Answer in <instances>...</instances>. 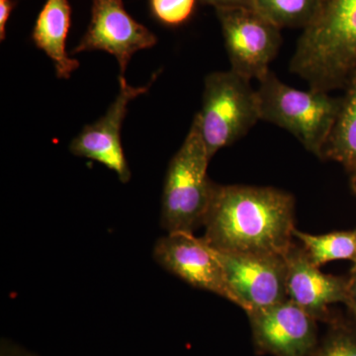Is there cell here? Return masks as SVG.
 Returning a JSON list of instances; mask_svg holds the SVG:
<instances>
[{"label":"cell","mask_w":356,"mask_h":356,"mask_svg":"<svg viewBox=\"0 0 356 356\" xmlns=\"http://www.w3.org/2000/svg\"><path fill=\"white\" fill-rule=\"evenodd\" d=\"M0 356H35L31 353H27V351L20 350L19 348L13 346V344H8L7 343H2L1 353Z\"/></svg>","instance_id":"7402d4cb"},{"label":"cell","mask_w":356,"mask_h":356,"mask_svg":"<svg viewBox=\"0 0 356 356\" xmlns=\"http://www.w3.org/2000/svg\"><path fill=\"white\" fill-rule=\"evenodd\" d=\"M320 0H250L248 7L254 9L283 28H301L310 24L318 11Z\"/></svg>","instance_id":"2e32d148"},{"label":"cell","mask_w":356,"mask_h":356,"mask_svg":"<svg viewBox=\"0 0 356 356\" xmlns=\"http://www.w3.org/2000/svg\"><path fill=\"white\" fill-rule=\"evenodd\" d=\"M350 186L351 189H353V193L356 195V168L355 170H350Z\"/></svg>","instance_id":"603a6c76"},{"label":"cell","mask_w":356,"mask_h":356,"mask_svg":"<svg viewBox=\"0 0 356 356\" xmlns=\"http://www.w3.org/2000/svg\"><path fill=\"white\" fill-rule=\"evenodd\" d=\"M15 6V0H0V41L6 38V24Z\"/></svg>","instance_id":"d6986e66"},{"label":"cell","mask_w":356,"mask_h":356,"mask_svg":"<svg viewBox=\"0 0 356 356\" xmlns=\"http://www.w3.org/2000/svg\"><path fill=\"white\" fill-rule=\"evenodd\" d=\"M259 83L261 120L291 133L307 151L322 159L341 98L310 88L308 90L292 88L271 70Z\"/></svg>","instance_id":"277c9868"},{"label":"cell","mask_w":356,"mask_h":356,"mask_svg":"<svg viewBox=\"0 0 356 356\" xmlns=\"http://www.w3.org/2000/svg\"><path fill=\"white\" fill-rule=\"evenodd\" d=\"M70 24L69 0H46L33 28L35 46L50 58L58 79H69L79 67V60L70 58L65 50Z\"/></svg>","instance_id":"4fadbf2b"},{"label":"cell","mask_w":356,"mask_h":356,"mask_svg":"<svg viewBox=\"0 0 356 356\" xmlns=\"http://www.w3.org/2000/svg\"><path fill=\"white\" fill-rule=\"evenodd\" d=\"M154 259L192 287L214 293L232 302L221 264L203 238L181 232L168 233L154 245Z\"/></svg>","instance_id":"8fae6325"},{"label":"cell","mask_w":356,"mask_h":356,"mask_svg":"<svg viewBox=\"0 0 356 356\" xmlns=\"http://www.w3.org/2000/svg\"><path fill=\"white\" fill-rule=\"evenodd\" d=\"M200 2L214 7L216 10V9L231 8V7H248L250 0H200Z\"/></svg>","instance_id":"ffe728a7"},{"label":"cell","mask_w":356,"mask_h":356,"mask_svg":"<svg viewBox=\"0 0 356 356\" xmlns=\"http://www.w3.org/2000/svg\"><path fill=\"white\" fill-rule=\"evenodd\" d=\"M290 72L316 90L346 88L356 72V0H320L300 35Z\"/></svg>","instance_id":"7a4b0ae2"},{"label":"cell","mask_w":356,"mask_h":356,"mask_svg":"<svg viewBox=\"0 0 356 356\" xmlns=\"http://www.w3.org/2000/svg\"><path fill=\"white\" fill-rule=\"evenodd\" d=\"M348 288H350V302L348 308L356 321V266H353L350 277H348Z\"/></svg>","instance_id":"44dd1931"},{"label":"cell","mask_w":356,"mask_h":356,"mask_svg":"<svg viewBox=\"0 0 356 356\" xmlns=\"http://www.w3.org/2000/svg\"><path fill=\"white\" fill-rule=\"evenodd\" d=\"M310 356H356V321L334 317Z\"/></svg>","instance_id":"e0dca14e"},{"label":"cell","mask_w":356,"mask_h":356,"mask_svg":"<svg viewBox=\"0 0 356 356\" xmlns=\"http://www.w3.org/2000/svg\"><path fill=\"white\" fill-rule=\"evenodd\" d=\"M346 89L322 159L341 163L350 172L356 168V72Z\"/></svg>","instance_id":"5bb4252c"},{"label":"cell","mask_w":356,"mask_h":356,"mask_svg":"<svg viewBox=\"0 0 356 356\" xmlns=\"http://www.w3.org/2000/svg\"><path fill=\"white\" fill-rule=\"evenodd\" d=\"M216 14L231 70L261 81L280 51L282 29L250 7L216 9Z\"/></svg>","instance_id":"8992f818"},{"label":"cell","mask_w":356,"mask_h":356,"mask_svg":"<svg viewBox=\"0 0 356 356\" xmlns=\"http://www.w3.org/2000/svg\"><path fill=\"white\" fill-rule=\"evenodd\" d=\"M200 0H149L154 19L168 27H179L191 19Z\"/></svg>","instance_id":"ac0fdd59"},{"label":"cell","mask_w":356,"mask_h":356,"mask_svg":"<svg viewBox=\"0 0 356 356\" xmlns=\"http://www.w3.org/2000/svg\"><path fill=\"white\" fill-rule=\"evenodd\" d=\"M294 236L302 243L314 266L321 267L334 261H350L356 266V229L311 235L295 229Z\"/></svg>","instance_id":"9a60e30c"},{"label":"cell","mask_w":356,"mask_h":356,"mask_svg":"<svg viewBox=\"0 0 356 356\" xmlns=\"http://www.w3.org/2000/svg\"><path fill=\"white\" fill-rule=\"evenodd\" d=\"M195 118L212 159L261 120L257 90L250 79L232 70L212 72L204 81L202 107Z\"/></svg>","instance_id":"5b68a950"},{"label":"cell","mask_w":356,"mask_h":356,"mask_svg":"<svg viewBox=\"0 0 356 356\" xmlns=\"http://www.w3.org/2000/svg\"><path fill=\"white\" fill-rule=\"evenodd\" d=\"M204 227L218 252L285 257L294 245V197L273 187L216 184Z\"/></svg>","instance_id":"6da1fadb"},{"label":"cell","mask_w":356,"mask_h":356,"mask_svg":"<svg viewBox=\"0 0 356 356\" xmlns=\"http://www.w3.org/2000/svg\"><path fill=\"white\" fill-rule=\"evenodd\" d=\"M247 315L259 355L310 356L317 346V320L291 300Z\"/></svg>","instance_id":"9c48e42d"},{"label":"cell","mask_w":356,"mask_h":356,"mask_svg":"<svg viewBox=\"0 0 356 356\" xmlns=\"http://www.w3.org/2000/svg\"><path fill=\"white\" fill-rule=\"evenodd\" d=\"M158 38L149 28L134 19L123 0H91V18L72 55L104 51L113 56L124 76L131 58L137 51L153 48Z\"/></svg>","instance_id":"ba28073f"},{"label":"cell","mask_w":356,"mask_h":356,"mask_svg":"<svg viewBox=\"0 0 356 356\" xmlns=\"http://www.w3.org/2000/svg\"><path fill=\"white\" fill-rule=\"evenodd\" d=\"M285 261L287 264L288 299L317 321L330 323L332 304L350 305L348 278L323 273L314 266L303 248L293 245Z\"/></svg>","instance_id":"7c38bea8"},{"label":"cell","mask_w":356,"mask_h":356,"mask_svg":"<svg viewBox=\"0 0 356 356\" xmlns=\"http://www.w3.org/2000/svg\"><path fill=\"white\" fill-rule=\"evenodd\" d=\"M214 252L224 271L232 302L245 313L288 300L285 257Z\"/></svg>","instance_id":"52a82bcc"},{"label":"cell","mask_w":356,"mask_h":356,"mask_svg":"<svg viewBox=\"0 0 356 356\" xmlns=\"http://www.w3.org/2000/svg\"><path fill=\"white\" fill-rule=\"evenodd\" d=\"M152 77L144 86H129L125 76H119L118 95L110 105L106 113L95 123L86 125L72 140L70 151L74 156L92 159L106 166L118 175L123 184L130 181L132 173L124 154L121 142V130L128 112L129 103L138 96L146 95L156 79Z\"/></svg>","instance_id":"30bf717a"},{"label":"cell","mask_w":356,"mask_h":356,"mask_svg":"<svg viewBox=\"0 0 356 356\" xmlns=\"http://www.w3.org/2000/svg\"><path fill=\"white\" fill-rule=\"evenodd\" d=\"M211 159L194 117L184 144L168 165L161 198V227L168 233L193 234L204 226L214 193L208 177Z\"/></svg>","instance_id":"3957f363"}]
</instances>
